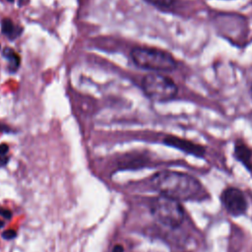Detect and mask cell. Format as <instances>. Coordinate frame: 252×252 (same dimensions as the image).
Segmentation results:
<instances>
[{
    "label": "cell",
    "mask_w": 252,
    "mask_h": 252,
    "mask_svg": "<svg viewBox=\"0 0 252 252\" xmlns=\"http://www.w3.org/2000/svg\"><path fill=\"white\" fill-rule=\"evenodd\" d=\"M151 184L155 190L177 201L197 199L202 191L198 179L184 172L163 170L154 174Z\"/></svg>",
    "instance_id": "6da1fadb"
},
{
    "label": "cell",
    "mask_w": 252,
    "mask_h": 252,
    "mask_svg": "<svg viewBox=\"0 0 252 252\" xmlns=\"http://www.w3.org/2000/svg\"><path fill=\"white\" fill-rule=\"evenodd\" d=\"M130 55L138 67L151 71L171 72L177 66L170 53L158 48L135 47L131 50Z\"/></svg>",
    "instance_id": "7a4b0ae2"
},
{
    "label": "cell",
    "mask_w": 252,
    "mask_h": 252,
    "mask_svg": "<svg viewBox=\"0 0 252 252\" xmlns=\"http://www.w3.org/2000/svg\"><path fill=\"white\" fill-rule=\"evenodd\" d=\"M151 214L161 224L177 227L184 220V210L179 201L160 195L151 202Z\"/></svg>",
    "instance_id": "3957f363"
},
{
    "label": "cell",
    "mask_w": 252,
    "mask_h": 252,
    "mask_svg": "<svg viewBox=\"0 0 252 252\" xmlns=\"http://www.w3.org/2000/svg\"><path fill=\"white\" fill-rule=\"evenodd\" d=\"M145 94L154 101H167L175 97L178 92L176 84L161 74H148L142 80Z\"/></svg>",
    "instance_id": "277c9868"
},
{
    "label": "cell",
    "mask_w": 252,
    "mask_h": 252,
    "mask_svg": "<svg viewBox=\"0 0 252 252\" xmlns=\"http://www.w3.org/2000/svg\"><path fill=\"white\" fill-rule=\"evenodd\" d=\"M221 201L226 211L234 217L242 216L247 211V200L244 193L238 188H226L221 194Z\"/></svg>",
    "instance_id": "5b68a950"
},
{
    "label": "cell",
    "mask_w": 252,
    "mask_h": 252,
    "mask_svg": "<svg viewBox=\"0 0 252 252\" xmlns=\"http://www.w3.org/2000/svg\"><path fill=\"white\" fill-rule=\"evenodd\" d=\"M163 143L166 144L167 146L176 148L188 155H194L199 158H202L205 156V152H206L205 148L189 140H185L175 136H167L164 138Z\"/></svg>",
    "instance_id": "8992f818"
},
{
    "label": "cell",
    "mask_w": 252,
    "mask_h": 252,
    "mask_svg": "<svg viewBox=\"0 0 252 252\" xmlns=\"http://www.w3.org/2000/svg\"><path fill=\"white\" fill-rule=\"evenodd\" d=\"M234 157L247 169L252 170V151L241 141H237L234 146Z\"/></svg>",
    "instance_id": "52a82bcc"
},
{
    "label": "cell",
    "mask_w": 252,
    "mask_h": 252,
    "mask_svg": "<svg viewBox=\"0 0 252 252\" xmlns=\"http://www.w3.org/2000/svg\"><path fill=\"white\" fill-rule=\"evenodd\" d=\"M22 31H23L22 27L16 25L9 18H4L1 21V32L10 40H14L18 38L21 35Z\"/></svg>",
    "instance_id": "ba28073f"
},
{
    "label": "cell",
    "mask_w": 252,
    "mask_h": 252,
    "mask_svg": "<svg viewBox=\"0 0 252 252\" xmlns=\"http://www.w3.org/2000/svg\"><path fill=\"white\" fill-rule=\"evenodd\" d=\"M3 57L7 60L8 65L7 68L9 72H16L21 64V58L19 54L11 47H5L3 50Z\"/></svg>",
    "instance_id": "9c48e42d"
},
{
    "label": "cell",
    "mask_w": 252,
    "mask_h": 252,
    "mask_svg": "<svg viewBox=\"0 0 252 252\" xmlns=\"http://www.w3.org/2000/svg\"><path fill=\"white\" fill-rule=\"evenodd\" d=\"M145 1L160 10H168L171 7H173L175 3V0H145Z\"/></svg>",
    "instance_id": "30bf717a"
},
{
    "label": "cell",
    "mask_w": 252,
    "mask_h": 252,
    "mask_svg": "<svg viewBox=\"0 0 252 252\" xmlns=\"http://www.w3.org/2000/svg\"><path fill=\"white\" fill-rule=\"evenodd\" d=\"M9 148L6 144L0 145V167L4 166L8 160H9V156H8Z\"/></svg>",
    "instance_id": "8fae6325"
},
{
    "label": "cell",
    "mask_w": 252,
    "mask_h": 252,
    "mask_svg": "<svg viewBox=\"0 0 252 252\" xmlns=\"http://www.w3.org/2000/svg\"><path fill=\"white\" fill-rule=\"evenodd\" d=\"M16 235H17L16 231H15V230H12V229H7V230H5L4 233L2 234V236H3L5 239H7V240H11V239L15 238Z\"/></svg>",
    "instance_id": "7c38bea8"
},
{
    "label": "cell",
    "mask_w": 252,
    "mask_h": 252,
    "mask_svg": "<svg viewBox=\"0 0 252 252\" xmlns=\"http://www.w3.org/2000/svg\"><path fill=\"white\" fill-rule=\"evenodd\" d=\"M11 215H12V214H11V212H10L9 210L0 208V216L4 217V218H6V219H10V218H11Z\"/></svg>",
    "instance_id": "4fadbf2b"
},
{
    "label": "cell",
    "mask_w": 252,
    "mask_h": 252,
    "mask_svg": "<svg viewBox=\"0 0 252 252\" xmlns=\"http://www.w3.org/2000/svg\"><path fill=\"white\" fill-rule=\"evenodd\" d=\"M123 251H124L123 246L120 245V244L115 245V246L113 247V249H112V252H123Z\"/></svg>",
    "instance_id": "5bb4252c"
},
{
    "label": "cell",
    "mask_w": 252,
    "mask_h": 252,
    "mask_svg": "<svg viewBox=\"0 0 252 252\" xmlns=\"http://www.w3.org/2000/svg\"><path fill=\"white\" fill-rule=\"evenodd\" d=\"M6 1H7V2H13L14 0H6Z\"/></svg>",
    "instance_id": "9a60e30c"
},
{
    "label": "cell",
    "mask_w": 252,
    "mask_h": 252,
    "mask_svg": "<svg viewBox=\"0 0 252 252\" xmlns=\"http://www.w3.org/2000/svg\"><path fill=\"white\" fill-rule=\"evenodd\" d=\"M251 95H252V87H251Z\"/></svg>",
    "instance_id": "2e32d148"
},
{
    "label": "cell",
    "mask_w": 252,
    "mask_h": 252,
    "mask_svg": "<svg viewBox=\"0 0 252 252\" xmlns=\"http://www.w3.org/2000/svg\"><path fill=\"white\" fill-rule=\"evenodd\" d=\"M0 48H1V45H0Z\"/></svg>",
    "instance_id": "e0dca14e"
}]
</instances>
